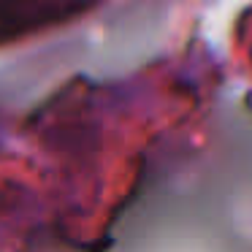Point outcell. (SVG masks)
<instances>
[{
    "instance_id": "cell-1",
    "label": "cell",
    "mask_w": 252,
    "mask_h": 252,
    "mask_svg": "<svg viewBox=\"0 0 252 252\" xmlns=\"http://www.w3.org/2000/svg\"><path fill=\"white\" fill-rule=\"evenodd\" d=\"M95 0H8L0 8V38L55 25L87 11Z\"/></svg>"
}]
</instances>
